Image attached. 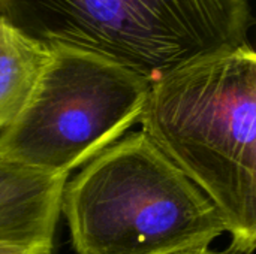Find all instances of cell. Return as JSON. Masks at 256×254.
Listing matches in <instances>:
<instances>
[{
  "label": "cell",
  "instance_id": "6da1fadb",
  "mask_svg": "<svg viewBox=\"0 0 256 254\" xmlns=\"http://www.w3.org/2000/svg\"><path fill=\"white\" fill-rule=\"evenodd\" d=\"M142 133L214 204L231 243L256 244V54L194 60L150 84Z\"/></svg>",
  "mask_w": 256,
  "mask_h": 254
},
{
  "label": "cell",
  "instance_id": "7a4b0ae2",
  "mask_svg": "<svg viewBox=\"0 0 256 254\" xmlns=\"http://www.w3.org/2000/svg\"><path fill=\"white\" fill-rule=\"evenodd\" d=\"M62 211L78 254H168L228 234L214 204L142 133L66 183Z\"/></svg>",
  "mask_w": 256,
  "mask_h": 254
},
{
  "label": "cell",
  "instance_id": "3957f363",
  "mask_svg": "<svg viewBox=\"0 0 256 254\" xmlns=\"http://www.w3.org/2000/svg\"><path fill=\"white\" fill-rule=\"evenodd\" d=\"M22 33L110 60L148 82L249 45V0H0Z\"/></svg>",
  "mask_w": 256,
  "mask_h": 254
},
{
  "label": "cell",
  "instance_id": "277c9868",
  "mask_svg": "<svg viewBox=\"0 0 256 254\" xmlns=\"http://www.w3.org/2000/svg\"><path fill=\"white\" fill-rule=\"evenodd\" d=\"M51 48L28 103L0 132V154L68 177L140 120L152 82L94 54Z\"/></svg>",
  "mask_w": 256,
  "mask_h": 254
},
{
  "label": "cell",
  "instance_id": "5b68a950",
  "mask_svg": "<svg viewBox=\"0 0 256 254\" xmlns=\"http://www.w3.org/2000/svg\"><path fill=\"white\" fill-rule=\"evenodd\" d=\"M66 183L0 154V244L52 247Z\"/></svg>",
  "mask_w": 256,
  "mask_h": 254
},
{
  "label": "cell",
  "instance_id": "8992f818",
  "mask_svg": "<svg viewBox=\"0 0 256 254\" xmlns=\"http://www.w3.org/2000/svg\"><path fill=\"white\" fill-rule=\"evenodd\" d=\"M52 48L0 16V132L28 103Z\"/></svg>",
  "mask_w": 256,
  "mask_h": 254
},
{
  "label": "cell",
  "instance_id": "52a82bcc",
  "mask_svg": "<svg viewBox=\"0 0 256 254\" xmlns=\"http://www.w3.org/2000/svg\"><path fill=\"white\" fill-rule=\"evenodd\" d=\"M168 254H249L244 252L243 249H240L238 246H236L234 243H231L228 247L219 250V249H212V244H196V246H190L186 249H180L176 252H171Z\"/></svg>",
  "mask_w": 256,
  "mask_h": 254
},
{
  "label": "cell",
  "instance_id": "ba28073f",
  "mask_svg": "<svg viewBox=\"0 0 256 254\" xmlns=\"http://www.w3.org/2000/svg\"><path fill=\"white\" fill-rule=\"evenodd\" d=\"M52 247L0 244V254H51Z\"/></svg>",
  "mask_w": 256,
  "mask_h": 254
}]
</instances>
